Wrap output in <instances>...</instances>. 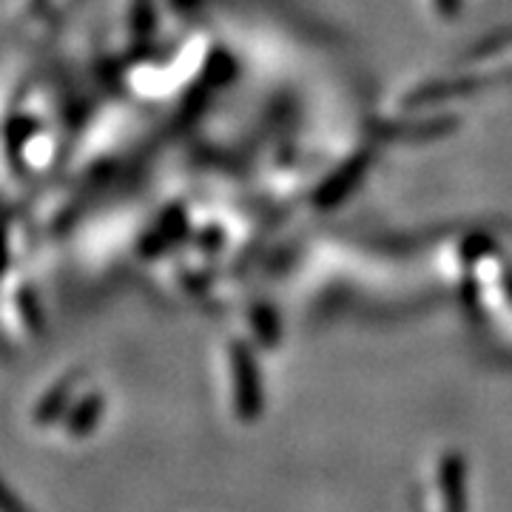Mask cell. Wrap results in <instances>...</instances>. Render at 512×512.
I'll return each instance as SVG.
<instances>
[{
    "label": "cell",
    "mask_w": 512,
    "mask_h": 512,
    "mask_svg": "<svg viewBox=\"0 0 512 512\" xmlns=\"http://www.w3.org/2000/svg\"><path fill=\"white\" fill-rule=\"evenodd\" d=\"M464 470L458 461H447L444 464V484H447V501H450V512H464Z\"/></svg>",
    "instance_id": "1"
}]
</instances>
